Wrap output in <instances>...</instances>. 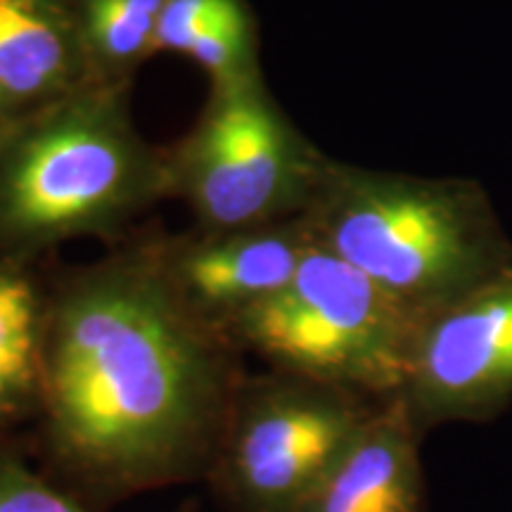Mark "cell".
Wrapping results in <instances>:
<instances>
[{
	"mask_svg": "<svg viewBox=\"0 0 512 512\" xmlns=\"http://www.w3.org/2000/svg\"><path fill=\"white\" fill-rule=\"evenodd\" d=\"M48 430L69 472L95 489L181 479L207 451L226 373L209 323L159 261H121L74 280L43 337Z\"/></svg>",
	"mask_w": 512,
	"mask_h": 512,
	"instance_id": "1",
	"label": "cell"
},
{
	"mask_svg": "<svg viewBox=\"0 0 512 512\" xmlns=\"http://www.w3.org/2000/svg\"><path fill=\"white\" fill-rule=\"evenodd\" d=\"M302 219L311 238L415 318L512 271V240L472 178H422L332 162Z\"/></svg>",
	"mask_w": 512,
	"mask_h": 512,
	"instance_id": "2",
	"label": "cell"
},
{
	"mask_svg": "<svg viewBox=\"0 0 512 512\" xmlns=\"http://www.w3.org/2000/svg\"><path fill=\"white\" fill-rule=\"evenodd\" d=\"M22 121L0 159V228L15 240L107 235L174 195L169 157L133 126L126 83L93 81Z\"/></svg>",
	"mask_w": 512,
	"mask_h": 512,
	"instance_id": "3",
	"label": "cell"
},
{
	"mask_svg": "<svg viewBox=\"0 0 512 512\" xmlns=\"http://www.w3.org/2000/svg\"><path fill=\"white\" fill-rule=\"evenodd\" d=\"M230 325L285 375L387 401L406 387L422 320L313 240L290 283Z\"/></svg>",
	"mask_w": 512,
	"mask_h": 512,
	"instance_id": "4",
	"label": "cell"
},
{
	"mask_svg": "<svg viewBox=\"0 0 512 512\" xmlns=\"http://www.w3.org/2000/svg\"><path fill=\"white\" fill-rule=\"evenodd\" d=\"M330 164L273 100L261 74L211 86L195 131L169 155L174 195L190 204L204 233L297 219Z\"/></svg>",
	"mask_w": 512,
	"mask_h": 512,
	"instance_id": "5",
	"label": "cell"
},
{
	"mask_svg": "<svg viewBox=\"0 0 512 512\" xmlns=\"http://www.w3.org/2000/svg\"><path fill=\"white\" fill-rule=\"evenodd\" d=\"M377 403L290 375L264 387L242 408L223 453L230 496L247 512H294Z\"/></svg>",
	"mask_w": 512,
	"mask_h": 512,
	"instance_id": "6",
	"label": "cell"
},
{
	"mask_svg": "<svg viewBox=\"0 0 512 512\" xmlns=\"http://www.w3.org/2000/svg\"><path fill=\"white\" fill-rule=\"evenodd\" d=\"M403 401L420 432L489 422L512 403V271L422 320Z\"/></svg>",
	"mask_w": 512,
	"mask_h": 512,
	"instance_id": "7",
	"label": "cell"
},
{
	"mask_svg": "<svg viewBox=\"0 0 512 512\" xmlns=\"http://www.w3.org/2000/svg\"><path fill=\"white\" fill-rule=\"evenodd\" d=\"M313 245L302 216L273 226L207 233L174 249L159 266L204 323L228 320L280 292Z\"/></svg>",
	"mask_w": 512,
	"mask_h": 512,
	"instance_id": "8",
	"label": "cell"
},
{
	"mask_svg": "<svg viewBox=\"0 0 512 512\" xmlns=\"http://www.w3.org/2000/svg\"><path fill=\"white\" fill-rule=\"evenodd\" d=\"M420 437L401 394L380 401L294 512H425Z\"/></svg>",
	"mask_w": 512,
	"mask_h": 512,
	"instance_id": "9",
	"label": "cell"
},
{
	"mask_svg": "<svg viewBox=\"0 0 512 512\" xmlns=\"http://www.w3.org/2000/svg\"><path fill=\"white\" fill-rule=\"evenodd\" d=\"M93 81L76 0H0V119H27Z\"/></svg>",
	"mask_w": 512,
	"mask_h": 512,
	"instance_id": "10",
	"label": "cell"
},
{
	"mask_svg": "<svg viewBox=\"0 0 512 512\" xmlns=\"http://www.w3.org/2000/svg\"><path fill=\"white\" fill-rule=\"evenodd\" d=\"M155 53L190 57L211 86L259 76V34L245 0H166Z\"/></svg>",
	"mask_w": 512,
	"mask_h": 512,
	"instance_id": "11",
	"label": "cell"
},
{
	"mask_svg": "<svg viewBox=\"0 0 512 512\" xmlns=\"http://www.w3.org/2000/svg\"><path fill=\"white\" fill-rule=\"evenodd\" d=\"M166 0H76L83 46L98 81H121L155 53Z\"/></svg>",
	"mask_w": 512,
	"mask_h": 512,
	"instance_id": "12",
	"label": "cell"
},
{
	"mask_svg": "<svg viewBox=\"0 0 512 512\" xmlns=\"http://www.w3.org/2000/svg\"><path fill=\"white\" fill-rule=\"evenodd\" d=\"M43 337L34 287L15 273L0 271V408L41 382Z\"/></svg>",
	"mask_w": 512,
	"mask_h": 512,
	"instance_id": "13",
	"label": "cell"
},
{
	"mask_svg": "<svg viewBox=\"0 0 512 512\" xmlns=\"http://www.w3.org/2000/svg\"><path fill=\"white\" fill-rule=\"evenodd\" d=\"M0 512H88L22 465H0Z\"/></svg>",
	"mask_w": 512,
	"mask_h": 512,
	"instance_id": "14",
	"label": "cell"
}]
</instances>
